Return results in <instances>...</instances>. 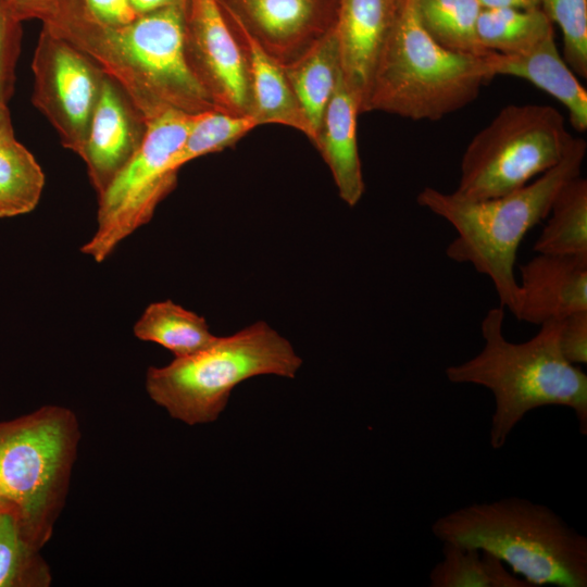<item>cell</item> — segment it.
<instances>
[{
	"instance_id": "6da1fadb",
	"label": "cell",
	"mask_w": 587,
	"mask_h": 587,
	"mask_svg": "<svg viewBox=\"0 0 587 587\" xmlns=\"http://www.w3.org/2000/svg\"><path fill=\"white\" fill-rule=\"evenodd\" d=\"M187 5L111 25L95 17L82 0H59L42 25L98 63L150 123L168 112L193 115L215 109L185 60Z\"/></svg>"
},
{
	"instance_id": "7a4b0ae2",
	"label": "cell",
	"mask_w": 587,
	"mask_h": 587,
	"mask_svg": "<svg viewBox=\"0 0 587 587\" xmlns=\"http://www.w3.org/2000/svg\"><path fill=\"white\" fill-rule=\"evenodd\" d=\"M503 322L504 308L489 309L480 324L482 350L445 371L453 384L477 385L491 392V448L501 449L523 417L545 405L570 408L580 434L587 435V375L563 357L559 320L540 324L536 335L523 342L504 337Z\"/></svg>"
},
{
	"instance_id": "3957f363",
	"label": "cell",
	"mask_w": 587,
	"mask_h": 587,
	"mask_svg": "<svg viewBox=\"0 0 587 587\" xmlns=\"http://www.w3.org/2000/svg\"><path fill=\"white\" fill-rule=\"evenodd\" d=\"M587 143L574 139L563 160L527 185L509 193L469 200L455 192L423 188L417 203L444 218L457 235L447 246V257L471 264L489 277L502 308L513 313L519 283L514 273L516 252L526 234L546 220L560 189L580 175Z\"/></svg>"
},
{
	"instance_id": "277c9868",
	"label": "cell",
	"mask_w": 587,
	"mask_h": 587,
	"mask_svg": "<svg viewBox=\"0 0 587 587\" xmlns=\"http://www.w3.org/2000/svg\"><path fill=\"white\" fill-rule=\"evenodd\" d=\"M432 533L491 553L532 587L587 586V538L545 504L520 497L472 503L438 517Z\"/></svg>"
},
{
	"instance_id": "5b68a950",
	"label": "cell",
	"mask_w": 587,
	"mask_h": 587,
	"mask_svg": "<svg viewBox=\"0 0 587 587\" xmlns=\"http://www.w3.org/2000/svg\"><path fill=\"white\" fill-rule=\"evenodd\" d=\"M488 80L485 57L441 47L421 25L414 0H408L380 53L362 113L438 121L473 102Z\"/></svg>"
},
{
	"instance_id": "8992f818",
	"label": "cell",
	"mask_w": 587,
	"mask_h": 587,
	"mask_svg": "<svg viewBox=\"0 0 587 587\" xmlns=\"http://www.w3.org/2000/svg\"><path fill=\"white\" fill-rule=\"evenodd\" d=\"M302 359L288 339L264 321L170 364L150 366L146 390L171 417L190 426L211 423L225 410L233 389L260 375L294 378Z\"/></svg>"
},
{
	"instance_id": "52a82bcc",
	"label": "cell",
	"mask_w": 587,
	"mask_h": 587,
	"mask_svg": "<svg viewBox=\"0 0 587 587\" xmlns=\"http://www.w3.org/2000/svg\"><path fill=\"white\" fill-rule=\"evenodd\" d=\"M79 440L75 413L60 405L0 422V488L15 507L23 538L38 550L64 508Z\"/></svg>"
},
{
	"instance_id": "ba28073f",
	"label": "cell",
	"mask_w": 587,
	"mask_h": 587,
	"mask_svg": "<svg viewBox=\"0 0 587 587\" xmlns=\"http://www.w3.org/2000/svg\"><path fill=\"white\" fill-rule=\"evenodd\" d=\"M574 139L551 105H505L466 146L453 192L483 200L514 191L559 164Z\"/></svg>"
},
{
	"instance_id": "9c48e42d",
	"label": "cell",
	"mask_w": 587,
	"mask_h": 587,
	"mask_svg": "<svg viewBox=\"0 0 587 587\" xmlns=\"http://www.w3.org/2000/svg\"><path fill=\"white\" fill-rule=\"evenodd\" d=\"M196 115V114H193ZM193 115L168 112L148 123L145 140L122 172L98 197L97 227L80 251L95 262L153 217L158 205L177 185L174 158Z\"/></svg>"
},
{
	"instance_id": "30bf717a",
	"label": "cell",
	"mask_w": 587,
	"mask_h": 587,
	"mask_svg": "<svg viewBox=\"0 0 587 587\" xmlns=\"http://www.w3.org/2000/svg\"><path fill=\"white\" fill-rule=\"evenodd\" d=\"M32 71V102L58 133L61 143L79 155L105 76L89 55L42 25Z\"/></svg>"
},
{
	"instance_id": "8fae6325",
	"label": "cell",
	"mask_w": 587,
	"mask_h": 587,
	"mask_svg": "<svg viewBox=\"0 0 587 587\" xmlns=\"http://www.w3.org/2000/svg\"><path fill=\"white\" fill-rule=\"evenodd\" d=\"M183 49L188 68L215 109L249 115L246 55L217 0H189Z\"/></svg>"
},
{
	"instance_id": "7c38bea8",
	"label": "cell",
	"mask_w": 587,
	"mask_h": 587,
	"mask_svg": "<svg viewBox=\"0 0 587 587\" xmlns=\"http://www.w3.org/2000/svg\"><path fill=\"white\" fill-rule=\"evenodd\" d=\"M225 17L286 65L329 33L339 0H217Z\"/></svg>"
},
{
	"instance_id": "4fadbf2b",
	"label": "cell",
	"mask_w": 587,
	"mask_h": 587,
	"mask_svg": "<svg viewBox=\"0 0 587 587\" xmlns=\"http://www.w3.org/2000/svg\"><path fill=\"white\" fill-rule=\"evenodd\" d=\"M148 123L123 88L105 74L79 153L99 197L141 147Z\"/></svg>"
},
{
	"instance_id": "5bb4252c",
	"label": "cell",
	"mask_w": 587,
	"mask_h": 587,
	"mask_svg": "<svg viewBox=\"0 0 587 587\" xmlns=\"http://www.w3.org/2000/svg\"><path fill=\"white\" fill-rule=\"evenodd\" d=\"M408 0H339L334 33L341 78L362 113L380 53Z\"/></svg>"
},
{
	"instance_id": "9a60e30c",
	"label": "cell",
	"mask_w": 587,
	"mask_h": 587,
	"mask_svg": "<svg viewBox=\"0 0 587 587\" xmlns=\"http://www.w3.org/2000/svg\"><path fill=\"white\" fill-rule=\"evenodd\" d=\"M519 270L517 320L540 325L587 310V255L537 253Z\"/></svg>"
},
{
	"instance_id": "2e32d148",
	"label": "cell",
	"mask_w": 587,
	"mask_h": 587,
	"mask_svg": "<svg viewBox=\"0 0 587 587\" xmlns=\"http://www.w3.org/2000/svg\"><path fill=\"white\" fill-rule=\"evenodd\" d=\"M359 114V102L340 76L312 142L332 173L339 198L351 208L365 192L358 147Z\"/></svg>"
},
{
	"instance_id": "e0dca14e",
	"label": "cell",
	"mask_w": 587,
	"mask_h": 587,
	"mask_svg": "<svg viewBox=\"0 0 587 587\" xmlns=\"http://www.w3.org/2000/svg\"><path fill=\"white\" fill-rule=\"evenodd\" d=\"M485 65L489 79L505 75L528 80L565 107L577 132L587 129V91L560 54L554 34L523 54L490 52Z\"/></svg>"
},
{
	"instance_id": "ac0fdd59",
	"label": "cell",
	"mask_w": 587,
	"mask_h": 587,
	"mask_svg": "<svg viewBox=\"0 0 587 587\" xmlns=\"http://www.w3.org/2000/svg\"><path fill=\"white\" fill-rule=\"evenodd\" d=\"M228 23L239 39L247 60L249 115L259 126L266 124L287 126L302 133L312 141L313 132L289 85L283 65L239 26L230 21Z\"/></svg>"
},
{
	"instance_id": "d6986e66",
	"label": "cell",
	"mask_w": 587,
	"mask_h": 587,
	"mask_svg": "<svg viewBox=\"0 0 587 587\" xmlns=\"http://www.w3.org/2000/svg\"><path fill=\"white\" fill-rule=\"evenodd\" d=\"M283 67L313 132L311 141L313 142L325 109L341 76L334 28L299 58Z\"/></svg>"
},
{
	"instance_id": "ffe728a7",
	"label": "cell",
	"mask_w": 587,
	"mask_h": 587,
	"mask_svg": "<svg viewBox=\"0 0 587 587\" xmlns=\"http://www.w3.org/2000/svg\"><path fill=\"white\" fill-rule=\"evenodd\" d=\"M142 341L155 342L175 358L196 353L212 344L216 336L207 320L172 300L150 303L133 327Z\"/></svg>"
},
{
	"instance_id": "44dd1931",
	"label": "cell",
	"mask_w": 587,
	"mask_h": 587,
	"mask_svg": "<svg viewBox=\"0 0 587 587\" xmlns=\"http://www.w3.org/2000/svg\"><path fill=\"white\" fill-rule=\"evenodd\" d=\"M476 32L488 52L514 55L535 48L554 34V28L540 8H483Z\"/></svg>"
},
{
	"instance_id": "7402d4cb",
	"label": "cell",
	"mask_w": 587,
	"mask_h": 587,
	"mask_svg": "<svg viewBox=\"0 0 587 587\" xmlns=\"http://www.w3.org/2000/svg\"><path fill=\"white\" fill-rule=\"evenodd\" d=\"M546 218L536 253L587 255V180L578 175L564 184Z\"/></svg>"
},
{
	"instance_id": "603a6c76",
	"label": "cell",
	"mask_w": 587,
	"mask_h": 587,
	"mask_svg": "<svg viewBox=\"0 0 587 587\" xmlns=\"http://www.w3.org/2000/svg\"><path fill=\"white\" fill-rule=\"evenodd\" d=\"M441 552L429 573L432 587H532L487 551L442 542Z\"/></svg>"
},
{
	"instance_id": "cb8c5ba5",
	"label": "cell",
	"mask_w": 587,
	"mask_h": 587,
	"mask_svg": "<svg viewBox=\"0 0 587 587\" xmlns=\"http://www.w3.org/2000/svg\"><path fill=\"white\" fill-rule=\"evenodd\" d=\"M419 21L441 47L464 54H489L477 37L479 0H414Z\"/></svg>"
},
{
	"instance_id": "d4e9b609",
	"label": "cell",
	"mask_w": 587,
	"mask_h": 587,
	"mask_svg": "<svg viewBox=\"0 0 587 587\" xmlns=\"http://www.w3.org/2000/svg\"><path fill=\"white\" fill-rule=\"evenodd\" d=\"M45 182L41 166L15 136L0 140V218L34 211Z\"/></svg>"
},
{
	"instance_id": "484cf974",
	"label": "cell",
	"mask_w": 587,
	"mask_h": 587,
	"mask_svg": "<svg viewBox=\"0 0 587 587\" xmlns=\"http://www.w3.org/2000/svg\"><path fill=\"white\" fill-rule=\"evenodd\" d=\"M257 127L251 115H233L217 109L198 113L174 158V167L179 171L195 159L233 147Z\"/></svg>"
},
{
	"instance_id": "4316f807",
	"label": "cell",
	"mask_w": 587,
	"mask_h": 587,
	"mask_svg": "<svg viewBox=\"0 0 587 587\" xmlns=\"http://www.w3.org/2000/svg\"><path fill=\"white\" fill-rule=\"evenodd\" d=\"M51 571L40 550L22 536L13 512H0V587H49Z\"/></svg>"
},
{
	"instance_id": "83f0119b",
	"label": "cell",
	"mask_w": 587,
	"mask_h": 587,
	"mask_svg": "<svg viewBox=\"0 0 587 587\" xmlns=\"http://www.w3.org/2000/svg\"><path fill=\"white\" fill-rule=\"evenodd\" d=\"M541 10L562 33L563 59L587 77V0H541Z\"/></svg>"
},
{
	"instance_id": "f1b7e54d",
	"label": "cell",
	"mask_w": 587,
	"mask_h": 587,
	"mask_svg": "<svg viewBox=\"0 0 587 587\" xmlns=\"http://www.w3.org/2000/svg\"><path fill=\"white\" fill-rule=\"evenodd\" d=\"M22 34V23L0 5V100L5 103L14 93Z\"/></svg>"
},
{
	"instance_id": "f546056e",
	"label": "cell",
	"mask_w": 587,
	"mask_h": 587,
	"mask_svg": "<svg viewBox=\"0 0 587 587\" xmlns=\"http://www.w3.org/2000/svg\"><path fill=\"white\" fill-rule=\"evenodd\" d=\"M559 346L570 363H587V310L573 312L559 320Z\"/></svg>"
},
{
	"instance_id": "4dcf8cb0",
	"label": "cell",
	"mask_w": 587,
	"mask_h": 587,
	"mask_svg": "<svg viewBox=\"0 0 587 587\" xmlns=\"http://www.w3.org/2000/svg\"><path fill=\"white\" fill-rule=\"evenodd\" d=\"M82 2L95 17L111 25L127 24L139 16L130 0H82Z\"/></svg>"
},
{
	"instance_id": "1f68e13d",
	"label": "cell",
	"mask_w": 587,
	"mask_h": 587,
	"mask_svg": "<svg viewBox=\"0 0 587 587\" xmlns=\"http://www.w3.org/2000/svg\"><path fill=\"white\" fill-rule=\"evenodd\" d=\"M59 0H0V5L21 23L33 18L42 22L53 12Z\"/></svg>"
},
{
	"instance_id": "d6a6232c",
	"label": "cell",
	"mask_w": 587,
	"mask_h": 587,
	"mask_svg": "<svg viewBox=\"0 0 587 587\" xmlns=\"http://www.w3.org/2000/svg\"><path fill=\"white\" fill-rule=\"evenodd\" d=\"M188 2L189 0H130V3L138 15L176 5H187Z\"/></svg>"
},
{
	"instance_id": "836d02e7",
	"label": "cell",
	"mask_w": 587,
	"mask_h": 587,
	"mask_svg": "<svg viewBox=\"0 0 587 587\" xmlns=\"http://www.w3.org/2000/svg\"><path fill=\"white\" fill-rule=\"evenodd\" d=\"M483 8L541 9V0H479Z\"/></svg>"
},
{
	"instance_id": "e575fe53",
	"label": "cell",
	"mask_w": 587,
	"mask_h": 587,
	"mask_svg": "<svg viewBox=\"0 0 587 587\" xmlns=\"http://www.w3.org/2000/svg\"><path fill=\"white\" fill-rule=\"evenodd\" d=\"M8 103L0 100V140L14 136V129Z\"/></svg>"
},
{
	"instance_id": "d590c367",
	"label": "cell",
	"mask_w": 587,
	"mask_h": 587,
	"mask_svg": "<svg viewBox=\"0 0 587 587\" xmlns=\"http://www.w3.org/2000/svg\"><path fill=\"white\" fill-rule=\"evenodd\" d=\"M0 512H13L16 516L15 507L8 499L3 490L0 488Z\"/></svg>"
}]
</instances>
